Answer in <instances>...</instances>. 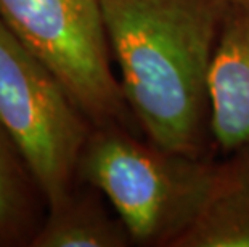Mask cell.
Returning <instances> with one entry per match:
<instances>
[{
    "mask_svg": "<svg viewBox=\"0 0 249 247\" xmlns=\"http://www.w3.org/2000/svg\"><path fill=\"white\" fill-rule=\"evenodd\" d=\"M214 162L143 141L124 125L93 127L77 180L107 196L132 243L176 247L198 214Z\"/></svg>",
    "mask_w": 249,
    "mask_h": 247,
    "instance_id": "cell-2",
    "label": "cell"
},
{
    "mask_svg": "<svg viewBox=\"0 0 249 247\" xmlns=\"http://www.w3.org/2000/svg\"><path fill=\"white\" fill-rule=\"evenodd\" d=\"M0 18L49 67L93 127L135 119L111 67L102 0H0Z\"/></svg>",
    "mask_w": 249,
    "mask_h": 247,
    "instance_id": "cell-4",
    "label": "cell"
},
{
    "mask_svg": "<svg viewBox=\"0 0 249 247\" xmlns=\"http://www.w3.org/2000/svg\"><path fill=\"white\" fill-rule=\"evenodd\" d=\"M37 194L42 196L23 156L0 124V246L31 243L40 227Z\"/></svg>",
    "mask_w": 249,
    "mask_h": 247,
    "instance_id": "cell-8",
    "label": "cell"
},
{
    "mask_svg": "<svg viewBox=\"0 0 249 247\" xmlns=\"http://www.w3.org/2000/svg\"><path fill=\"white\" fill-rule=\"evenodd\" d=\"M111 55L137 125L166 149L204 156L209 72L229 0H102Z\"/></svg>",
    "mask_w": 249,
    "mask_h": 247,
    "instance_id": "cell-1",
    "label": "cell"
},
{
    "mask_svg": "<svg viewBox=\"0 0 249 247\" xmlns=\"http://www.w3.org/2000/svg\"><path fill=\"white\" fill-rule=\"evenodd\" d=\"M129 230L118 214H111L102 191L79 181L61 201L49 206V214L31 247H127Z\"/></svg>",
    "mask_w": 249,
    "mask_h": 247,
    "instance_id": "cell-7",
    "label": "cell"
},
{
    "mask_svg": "<svg viewBox=\"0 0 249 247\" xmlns=\"http://www.w3.org/2000/svg\"><path fill=\"white\" fill-rule=\"evenodd\" d=\"M176 247H249V145L213 165L203 204Z\"/></svg>",
    "mask_w": 249,
    "mask_h": 247,
    "instance_id": "cell-6",
    "label": "cell"
},
{
    "mask_svg": "<svg viewBox=\"0 0 249 247\" xmlns=\"http://www.w3.org/2000/svg\"><path fill=\"white\" fill-rule=\"evenodd\" d=\"M211 135L225 152L249 145V7L231 5L209 72Z\"/></svg>",
    "mask_w": 249,
    "mask_h": 247,
    "instance_id": "cell-5",
    "label": "cell"
},
{
    "mask_svg": "<svg viewBox=\"0 0 249 247\" xmlns=\"http://www.w3.org/2000/svg\"><path fill=\"white\" fill-rule=\"evenodd\" d=\"M0 124L17 145L45 206L77 183L93 124L56 76L0 18Z\"/></svg>",
    "mask_w": 249,
    "mask_h": 247,
    "instance_id": "cell-3",
    "label": "cell"
},
{
    "mask_svg": "<svg viewBox=\"0 0 249 247\" xmlns=\"http://www.w3.org/2000/svg\"><path fill=\"white\" fill-rule=\"evenodd\" d=\"M231 5H238V7H249V0H229Z\"/></svg>",
    "mask_w": 249,
    "mask_h": 247,
    "instance_id": "cell-9",
    "label": "cell"
}]
</instances>
